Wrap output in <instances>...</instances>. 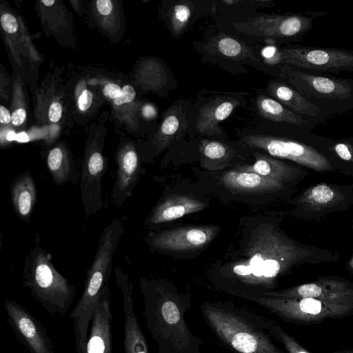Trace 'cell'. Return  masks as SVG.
Instances as JSON below:
<instances>
[{"label":"cell","mask_w":353,"mask_h":353,"mask_svg":"<svg viewBox=\"0 0 353 353\" xmlns=\"http://www.w3.org/2000/svg\"><path fill=\"white\" fill-rule=\"evenodd\" d=\"M205 47L208 52L228 59L242 61H260L250 47L225 34L214 36Z\"/></svg>","instance_id":"cell-24"},{"label":"cell","mask_w":353,"mask_h":353,"mask_svg":"<svg viewBox=\"0 0 353 353\" xmlns=\"http://www.w3.org/2000/svg\"><path fill=\"white\" fill-rule=\"evenodd\" d=\"M333 353H353V348L334 351Z\"/></svg>","instance_id":"cell-44"},{"label":"cell","mask_w":353,"mask_h":353,"mask_svg":"<svg viewBox=\"0 0 353 353\" xmlns=\"http://www.w3.org/2000/svg\"><path fill=\"white\" fill-rule=\"evenodd\" d=\"M200 308L211 332L233 352L288 353L273 341L274 321L230 302H205Z\"/></svg>","instance_id":"cell-3"},{"label":"cell","mask_w":353,"mask_h":353,"mask_svg":"<svg viewBox=\"0 0 353 353\" xmlns=\"http://www.w3.org/2000/svg\"><path fill=\"white\" fill-rule=\"evenodd\" d=\"M223 186L234 193H263L282 190L285 183L254 172L232 170L221 177Z\"/></svg>","instance_id":"cell-18"},{"label":"cell","mask_w":353,"mask_h":353,"mask_svg":"<svg viewBox=\"0 0 353 353\" xmlns=\"http://www.w3.org/2000/svg\"><path fill=\"white\" fill-rule=\"evenodd\" d=\"M62 115V107L60 103L54 101L51 103L49 111L48 117L50 121L56 123L59 121Z\"/></svg>","instance_id":"cell-34"},{"label":"cell","mask_w":353,"mask_h":353,"mask_svg":"<svg viewBox=\"0 0 353 353\" xmlns=\"http://www.w3.org/2000/svg\"><path fill=\"white\" fill-rule=\"evenodd\" d=\"M241 142L249 147L261 149L270 156L294 161L319 172L330 170L328 159L314 148L300 142L274 136L248 134Z\"/></svg>","instance_id":"cell-8"},{"label":"cell","mask_w":353,"mask_h":353,"mask_svg":"<svg viewBox=\"0 0 353 353\" xmlns=\"http://www.w3.org/2000/svg\"><path fill=\"white\" fill-rule=\"evenodd\" d=\"M256 108L261 116L268 120L296 125L307 123L301 115L285 108L274 99L265 95H259L256 97Z\"/></svg>","instance_id":"cell-27"},{"label":"cell","mask_w":353,"mask_h":353,"mask_svg":"<svg viewBox=\"0 0 353 353\" xmlns=\"http://www.w3.org/2000/svg\"><path fill=\"white\" fill-rule=\"evenodd\" d=\"M282 76L305 98L347 99L353 88L349 80L309 74L293 67L282 65Z\"/></svg>","instance_id":"cell-11"},{"label":"cell","mask_w":353,"mask_h":353,"mask_svg":"<svg viewBox=\"0 0 353 353\" xmlns=\"http://www.w3.org/2000/svg\"><path fill=\"white\" fill-rule=\"evenodd\" d=\"M123 234L119 219H113L103 228L86 274L82 295L69 315L74 323L77 353H85L88 325L103 289L108 286L114 254Z\"/></svg>","instance_id":"cell-4"},{"label":"cell","mask_w":353,"mask_h":353,"mask_svg":"<svg viewBox=\"0 0 353 353\" xmlns=\"http://www.w3.org/2000/svg\"><path fill=\"white\" fill-rule=\"evenodd\" d=\"M218 232L216 226L182 227L149 236L152 248L164 251H190L199 249L212 241Z\"/></svg>","instance_id":"cell-14"},{"label":"cell","mask_w":353,"mask_h":353,"mask_svg":"<svg viewBox=\"0 0 353 353\" xmlns=\"http://www.w3.org/2000/svg\"><path fill=\"white\" fill-rule=\"evenodd\" d=\"M93 100V94L89 90H84L79 97L78 107L80 110L85 111L91 105Z\"/></svg>","instance_id":"cell-33"},{"label":"cell","mask_w":353,"mask_h":353,"mask_svg":"<svg viewBox=\"0 0 353 353\" xmlns=\"http://www.w3.org/2000/svg\"><path fill=\"white\" fill-rule=\"evenodd\" d=\"M245 251V258L225 276L232 281L228 292L244 299L272 291L278 279L295 266L339 258L336 253L300 243L268 223L256 229Z\"/></svg>","instance_id":"cell-1"},{"label":"cell","mask_w":353,"mask_h":353,"mask_svg":"<svg viewBox=\"0 0 353 353\" xmlns=\"http://www.w3.org/2000/svg\"><path fill=\"white\" fill-rule=\"evenodd\" d=\"M114 273L117 285L123 296L125 353H150L145 336L134 312L132 299L133 288L129 281L128 274L124 273L119 267L114 269Z\"/></svg>","instance_id":"cell-15"},{"label":"cell","mask_w":353,"mask_h":353,"mask_svg":"<svg viewBox=\"0 0 353 353\" xmlns=\"http://www.w3.org/2000/svg\"><path fill=\"white\" fill-rule=\"evenodd\" d=\"M239 32L272 40L300 39L312 27V19L301 14H261L233 24Z\"/></svg>","instance_id":"cell-9"},{"label":"cell","mask_w":353,"mask_h":353,"mask_svg":"<svg viewBox=\"0 0 353 353\" xmlns=\"http://www.w3.org/2000/svg\"><path fill=\"white\" fill-rule=\"evenodd\" d=\"M136 96L134 89L131 85H125L122 88L121 94L119 97L114 99V103L117 105H120L123 103L132 102Z\"/></svg>","instance_id":"cell-32"},{"label":"cell","mask_w":353,"mask_h":353,"mask_svg":"<svg viewBox=\"0 0 353 353\" xmlns=\"http://www.w3.org/2000/svg\"><path fill=\"white\" fill-rule=\"evenodd\" d=\"M223 3L226 5H232L234 3H237L239 1H233V0H224L222 1Z\"/></svg>","instance_id":"cell-45"},{"label":"cell","mask_w":353,"mask_h":353,"mask_svg":"<svg viewBox=\"0 0 353 353\" xmlns=\"http://www.w3.org/2000/svg\"><path fill=\"white\" fill-rule=\"evenodd\" d=\"M4 309L16 338L31 353H56L46 329L28 309L13 299L4 301Z\"/></svg>","instance_id":"cell-10"},{"label":"cell","mask_w":353,"mask_h":353,"mask_svg":"<svg viewBox=\"0 0 353 353\" xmlns=\"http://www.w3.org/2000/svg\"><path fill=\"white\" fill-rule=\"evenodd\" d=\"M185 125L186 120L181 104L171 106L164 116L160 127L157 138L159 148L163 150L168 147Z\"/></svg>","instance_id":"cell-28"},{"label":"cell","mask_w":353,"mask_h":353,"mask_svg":"<svg viewBox=\"0 0 353 353\" xmlns=\"http://www.w3.org/2000/svg\"><path fill=\"white\" fill-rule=\"evenodd\" d=\"M17 135L14 131L10 130L6 134V139L9 141L17 140Z\"/></svg>","instance_id":"cell-42"},{"label":"cell","mask_w":353,"mask_h":353,"mask_svg":"<svg viewBox=\"0 0 353 353\" xmlns=\"http://www.w3.org/2000/svg\"><path fill=\"white\" fill-rule=\"evenodd\" d=\"M350 267H351V268H352V270H353V256H352V259H351V261H350Z\"/></svg>","instance_id":"cell-46"},{"label":"cell","mask_w":353,"mask_h":353,"mask_svg":"<svg viewBox=\"0 0 353 353\" xmlns=\"http://www.w3.org/2000/svg\"><path fill=\"white\" fill-rule=\"evenodd\" d=\"M116 178L110 195L115 207L121 208L132 196L139 179L140 163L137 152L132 148H126L117 158Z\"/></svg>","instance_id":"cell-17"},{"label":"cell","mask_w":353,"mask_h":353,"mask_svg":"<svg viewBox=\"0 0 353 353\" xmlns=\"http://www.w3.org/2000/svg\"><path fill=\"white\" fill-rule=\"evenodd\" d=\"M11 121V115L9 111L4 106L0 107V122L3 124H8Z\"/></svg>","instance_id":"cell-40"},{"label":"cell","mask_w":353,"mask_h":353,"mask_svg":"<svg viewBox=\"0 0 353 353\" xmlns=\"http://www.w3.org/2000/svg\"><path fill=\"white\" fill-rule=\"evenodd\" d=\"M143 315L157 353H202L203 341L190 330L185 315L190 299L160 281L140 279Z\"/></svg>","instance_id":"cell-2"},{"label":"cell","mask_w":353,"mask_h":353,"mask_svg":"<svg viewBox=\"0 0 353 353\" xmlns=\"http://www.w3.org/2000/svg\"><path fill=\"white\" fill-rule=\"evenodd\" d=\"M96 6L98 12L103 16L110 14L113 8L112 2L110 0H98L96 1Z\"/></svg>","instance_id":"cell-37"},{"label":"cell","mask_w":353,"mask_h":353,"mask_svg":"<svg viewBox=\"0 0 353 353\" xmlns=\"http://www.w3.org/2000/svg\"><path fill=\"white\" fill-rule=\"evenodd\" d=\"M1 24L3 29L10 34L15 33L18 30L16 18L10 13H5L1 17Z\"/></svg>","instance_id":"cell-31"},{"label":"cell","mask_w":353,"mask_h":353,"mask_svg":"<svg viewBox=\"0 0 353 353\" xmlns=\"http://www.w3.org/2000/svg\"><path fill=\"white\" fill-rule=\"evenodd\" d=\"M286 323L316 325L327 319L353 315V302H335L312 298H275L263 295L247 299Z\"/></svg>","instance_id":"cell-6"},{"label":"cell","mask_w":353,"mask_h":353,"mask_svg":"<svg viewBox=\"0 0 353 353\" xmlns=\"http://www.w3.org/2000/svg\"><path fill=\"white\" fill-rule=\"evenodd\" d=\"M10 196L13 209L17 216L30 223L37 201V188L30 171L20 174L10 185Z\"/></svg>","instance_id":"cell-22"},{"label":"cell","mask_w":353,"mask_h":353,"mask_svg":"<svg viewBox=\"0 0 353 353\" xmlns=\"http://www.w3.org/2000/svg\"><path fill=\"white\" fill-rule=\"evenodd\" d=\"M41 2L43 3L46 6H52L55 1L54 0H41Z\"/></svg>","instance_id":"cell-43"},{"label":"cell","mask_w":353,"mask_h":353,"mask_svg":"<svg viewBox=\"0 0 353 353\" xmlns=\"http://www.w3.org/2000/svg\"><path fill=\"white\" fill-rule=\"evenodd\" d=\"M205 208L204 203L191 196L172 194L166 196L153 209L148 223L157 225L169 222L185 214L197 212Z\"/></svg>","instance_id":"cell-20"},{"label":"cell","mask_w":353,"mask_h":353,"mask_svg":"<svg viewBox=\"0 0 353 353\" xmlns=\"http://www.w3.org/2000/svg\"><path fill=\"white\" fill-rule=\"evenodd\" d=\"M22 276L23 285L50 315L67 313L77 288L55 268L50 254L38 240L25 257Z\"/></svg>","instance_id":"cell-5"},{"label":"cell","mask_w":353,"mask_h":353,"mask_svg":"<svg viewBox=\"0 0 353 353\" xmlns=\"http://www.w3.org/2000/svg\"><path fill=\"white\" fill-rule=\"evenodd\" d=\"M157 110L154 105L151 104L145 105L142 109V114L143 117L148 119H152L157 116Z\"/></svg>","instance_id":"cell-39"},{"label":"cell","mask_w":353,"mask_h":353,"mask_svg":"<svg viewBox=\"0 0 353 353\" xmlns=\"http://www.w3.org/2000/svg\"><path fill=\"white\" fill-rule=\"evenodd\" d=\"M111 294L106 286L95 307L85 353H112Z\"/></svg>","instance_id":"cell-16"},{"label":"cell","mask_w":353,"mask_h":353,"mask_svg":"<svg viewBox=\"0 0 353 353\" xmlns=\"http://www.w3.org/2000/svg\"><path fill=\"white\" fill-rule=\"evenodd\" d=\"M122 89L115 83H108L103 88V94L105 96L115 99L121 94Z\"/></svg>","instance_id":"cell-35"},{"label":"cell","mask_w":353,"mask_h":353,"mask_svg":"<svg viewBox=\"0 0 353 353\" xmlns=\"http://www.w3.org/2000/svg\"><path fill=\"white\" fill-rule=\"evenodd\" d=\"M47 166L56 185L76 183L77 171L66 152L62 148L55 147L49 152L47 157Z\"/></svg>","instance_id":"cell-26"},{"label":"cell","mask_w":353,"mask_h":353,"mask_svg":"<svg viewBox=\"0 0 353 353\" xmlns=\"http://www.w3.org/2000/svg\"><path fill=\"white\" fill-rule=\"evenodd\" d=\"M273 61L275 63L318 71H353V51L345 49L284 47L276 50Z\"/></svg>","instance_id":"cell-7"},{"label":"cell","mask_w":353,"mask_h":353,"mask_svg":"<svg viewBox=\"0 0 353 353\" xmlns=\"http://www.w3.org/2000/svg\"><path fill=\"white\" fill-rule=\"evenodd\" d=\"M26 118V110L23 108H19L14 110L11 114V122L14 125L19 126L23 123Z\"/></svg>","instance_id":"cell-38"},{"label":"cell","mask_w":353,"mask_h":353,"mask_svg":"<svg viewBox=\"0 0 353 353\" xmlns=\"http://www.w3.org/2000/svg\"><path fill=\"white\" fill-rule=\"evenodd\" d=\"M256 161L252 165H243L236 170L254 172L259 175L282 181L285 183L299 179L307 172L270 155L256 153Z\"/></svg>","instance_id":"cell-21"},{"label":"cell","mask_w":353,"mask_h":353,"mask_svg":"<svg viewBox=\"0 0 353 353\" xmlns=\"http://www.w3.org/2000/svg\"><path fill=\"white\" fill-rule=\"evenodd\" d=\"M267 92L285 108L299 115L316 117L321 110L293 87L279 81L272 80L267 83Z\"/></svg>","instance_id":"cell-23"},{"label":"cell","mask_w":353,"mask_h":353,"mask_svg":"<svg viewBox=\"0 0 353 353\" xmlns=\"http://www.w3.org/2000/svg\"><path fill=\"white\" fill-rule=\"evenodd\" d=\"M344 186L319 183L301 192L294 200L301 216L318 217L327 212L347 208L353 201L352 190Z\"/></svg>","instance_id":"cell-12"},{"label":"cell","mask_w":353,"mask_h":353,"mask_svg":"<svg viewBox=\"0 0 353 353\" xmlns=\"http://www.w3.org/2000/svg\"><path fill=\"white\" fill-rule=\"evenodd\" d=\"M334 150L338 156L345 161H350L352 155L348 145L345 143H338L334 146Z\"/></svg>","instance_id":"cell-36"},{"label":"cell","mask_w":353,"mask_h":353,"mask_svg":"<svg viewBox=\"0 0 353 353\" xmlns=\"http://www.w3.org/2000/svg\"><path fill=\"white\" fill-rule=\"evenodd\" d=\"M239 105L236 99L230 97H217L213 99L201 108L196 122V129L202 134H223L224 131L219 123L227 119Z\"/></svg>","instance_id":"cell-19"},{"label":"cell","mask_w":353,"mask_h":353,"mask_svg":"<svg viewBox=\"0 0 353 353\" xmlns=\"http://www.w3.org/2000/svg\"><path fill=\"white\" fill-rule=\"evenodd\" d=\"M259 295L275 298H312L328 301L353 302V283L339 276H324L312 282L281 290L268 291Z\"/></svg>","instance_id":"cell-13"},{"label":"cell","mask_w":353,"mask_h":353,"mask_svg":"<svg viewBox=\"0 0 353 353\" xmlns=\"http://www.w3.org/2000/svg\"><path fill=\"white\" fill-rule=\"evenodd\" d=\"M270 332L273 337L283 345L288 353H312L275 321L270 327Z\"/></svg>","instance_id":"cell-30"},{"label":"cell","mask_w":353,"mask_h":353,"mask_svg":"<svg viewBox=\"0 0 353 353\" xmlns=\"http://www.w3.org/2000/svg\"><path fill=\"white\" fill-rule=\"evenodd\" d=\"M193 10L192 2L187 0L177 1L171 7L169 14L170 26L174 37L180 36L184 31Z\"/></svg>","instance_id":"cell-29"},{"label":"cell","mask_w":353,"mask_h":353,"mask_svg":"<svg viewBox=\"0 0 353 353\" xmlns=\"http://www.w3.org/2000/svg\"><path fill=\"white\" fill-rule=\"evenodd\" d=\"M17 141L19 142H27L29 141V138L26 132H21L17 135Z\"/></svg>","instance_id":"cell-41"},{"label":"cell","mask_w":353,"mask_h":353,"mask_svg":"<svg viewBox=\"0 0 353 353\" xmlns=\"http://www.w3.org/2000/svg\"><path fill=\"white\" fill-rule=\"evenodd\" d=\"M201 165L208 170H221L229 165L234 156L233 148L219 141L203 139L199 144Z\"/></svg>","instance_id":"cell-25"}]
</instances>
